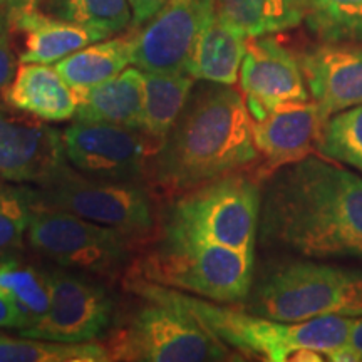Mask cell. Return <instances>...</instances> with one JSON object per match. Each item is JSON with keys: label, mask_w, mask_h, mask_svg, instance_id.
<instances>
[{"label": "cell", "mask_w": 362, "mask_h": 362, "mask_svg": "<svg viewBox=\"0 0 362 362\" xmlns=\"http://www.w3.org/2000/svg\"><path fill=\"white\" fill-rule=\"evenodd\" d=\"M262 243L310 260H362V176L324 156H307L267 178Z\"/></svg>", "instance_id": "obj_1"}, {"label": "cell", "mask_w": 362, "mask_h": 362, "mask_svg": "<svg viewBox=\"0 0 362 362\" xmlns=\"http://www.w3.org/2000/svg\"><path fill=\"white\" fill-rule=\"evenodd\" d=\"M202 83L193 88L149 166L148 178L165 193L189 192L260 158L243 94L232 86Z\"/></svg>", "instance_id": "obj_2"}, {"label": "cell", "mask_w": 362, "mask_h": 362, "mask_svg": "<svg viewBox=\"0 0 362 362\" xmlns=\"http://www.w3.org/2000/svg\"><path fill=\"white\" fill-rule=\"evenodd\" d=\"M129 288L141 298H165L200 319L216 337L233 351L269 362H319L349 341L354 317L325 315L285 322L255 315L242 307L221 305L192 293L139 277Z\"/></svg>", "instance_id": "obj_3"}, {"label": "cell", "mask_w": 362, "mask_h": 362, "mask_svg": "<svg viewBox=\"0 0 362 362\" xmlns=\"http://www.w3.org/2000/svg\"><path fill=\"white\" fill-rule=\"evenodd\" d=\"M242 309L285 322L315 317H362V269L297 260L267 272Z\"/></svg>", "instance_id": "obj_4"}, {"label": "cell", "mask_w": 362, "mask_h": 362, "mask_svg": "<svg viewBox=\"0 0 362 362\" xmlns=\"http://www.w3.org/2000/svg\"><path fill=\"white\" fill-rule=\"evenodd\" d=\"M260 208L259 181L237 171L181 193L171 208L166 233L253 253Z\"/></svg>", "instance_id": "obj_5"}, {"label": "cell", "mask_w": 362, "mask_h": 362, "mask_svg": "<svg viewBox=\"0 0 362 362\" xmlns=\"http://www.w3.org/2000/svg\"><path fill=\"white\" fill-rule=\"evenodd\" d=\"M141 272L151 282L206 300L242 304L252 291L253 253L166 233Z\"/></svg>", "instance_id": "obj_6"}, {"label": "cell", "mask_w": 362, "mask_h": 362, "mask_svg": "<svg viewBox=\"0 0 362 362\" xmlns=\"http://www.w3.org/2000/svg\"><path fill=\"white\" fill-rule=\"evenodd\" d=\"M149 304L119 329L107 351L111 361L214 362L235 361V351L200 319L175 302L144 298Z\"/></svg>", "instance_id": "obj_7"}, {"label": "cell", "mask_w": 362, "mask_h": 362, "mask_svg": "<svg viewBox=\"0 0 362 362\" xmlns=\"http://www.w3.org/2000/svg\"><path fill=\"white\" fill-rule=\"evenodd\" d=\"M39 203L139 238L155 228V202L141 181L94 178L69 165L35 187Z\"/></svg>", "instance_id": "obj_8"}, {"label": "cell", "mask_w": 362, "mask_h": 362, "mask_svg": "<svg viewBox=\"0 0 362 362\" xmlns=\"http://www.w3.org/2000/svg\"><path fill=\"white\" fill-rule=\"evenodd\" d=\"M133 235L86 220L69 211L45 206L35 208L27 242L44 259L67 270L111 275L131 260Z\"/></svg>", "instance_id": "obj_9"}, {"label": "cell", "mask_w": 362, "mask_h": 362, "mask_svg": "<svg viewBox=\"0 0 362 362\" xmlns=\"http://www.w3.org/2000/svg\"><path fill=\"white\" fill-rule=\"evenodd\" d=\"M71 166L94 178L143 181L161 144L141 129L78 121L62 131Z\"/></svg>", "instance_id": "obj_10"}, {"label": "cell", "mask_w": 362, "mask_h": 362, "mask_svg": "<svg viewBox=\"0 0 362 362\" xmlns=\"http://www.w3.org/2000/svg\"><path fill=\"white\" fill-rule=\"evenodd\" d=\"M115 300L103 284L67 270H49V305L21 336L57 342H93L111 325Z\"/></svg>", "instance_id": "obj_11"}, {"label": "cell", "mask_w": 362, "mask_h": 362, "mask_svg": "<svg viewBox=\"0 0 362 362\" xmlns=\"http://www.w3.org/2000/svg\"><path fill=\"white\" fill-rule=\"evenodd\" d=\"M64 163L62 131L0 103V178L37 187Z\"/></svg>", "instance_id": "obj_12"}, {"label": "cell", "mask_w": 362, "mask_h": 362, "mask_svg": "<svg viewBox=\"0 0 362 362\" xmlns=\"http://www.w3.org/2000/svg\"><path fill=\"white\" fill-rule=\"evenodd\" d=\"M215 12L216 0H166L138 30L133 64L144 72H185L194 40Z\"/></svg>", "instance_id": "obj_13"}, {"label": "cell", "mask_w": 362, "mask_h": 362, "mask_svg": "<svg viewBox=\"0 0 362 362\" xmlns=\"http://www.w3.org/2000/svg\"><path fill=\"white\" fill-rule=\"evenodd\" d=\"M238 81L253 119L285 104L310 101L298 57L270 35L248 39Z\"/></svg>", "instance_id": "obj_14"}, {"label": "cell", "mask_w": 362, "mask_h": 362, "mask_svg": "<svg viewBox=\"0 0 362 362\" xmlns=\"http://www.w3.org/2000/svg\"><path fill=\"white\" fill-rule=\"evenodd\" d=\"M298 62L325 119L362 104V45L324 42L302 54Z\"/></svg>", "instance_id": "obj_15"}, {"label": "cell", "mask_w": 362, "mask_h": 362, "mask_svg": "<svg viewBox=\"0 0 362 362\" xmlns=\"http://www.w3.org/2000/svg\"><path fill=\"white\" fill-rule=\"evenodd\" d=\"M325 121L314 101L285 104L253 119V141L267 173L310 156Z\"/></svg>", "instance_id": "obj_16"}, {"label": "cell", "mask_w": 362, "mask_h": 362, "mask_svg": "<svg viewBox=\"0 0 362 362\" xmlns=\"http://www.w3.org/2000/svg\"><path fill=\"white\" fill-rule=\"evenodd\" d=\"M2 101L25 115L47 123H61L76 116L74 89L52 64L21 62L6 89Z\"/></svg>", "instance_id": "obj_17"}, {"label": "cell", "mask_w": 362, "mask_h": 362, "mask_svg": "<svg viewBox=\"0 0 362 362\" xmlns=\"http://www.w3.org/2000/svg\"><path fill=\"white\" fill-rule=\"evenodd\" d=\"M76 119L89 123H111L143 131L144 72L128 67L116 78L93 88L74 89Z\"/></svg>", "instance_id": "obj_18"}, {"label": "cell", "mask_w": 362, "mask_h": 362, "mask_svg": "<svg viewBox=\"0 0 362 362\" xmlns=\"http://www.w3.org/2000/svg\"><path fill=\"white\" fill-rule=\"evenodd\" d=\"M11 29L24 37L19 61L37 64H56L86 45L107 39L98 30L59 19L40 8L13 17Z\"/></svg>", "instance_id": "obj_19"}, {"label": "cell", "mask_w": 362, "mask_h": 362, "mask_svg": "<svg viewBox=\"0 0 362 362\" xmlns=\"http://www.w3.org/2000/svg\"><path fill=\"white\" fill-rule=\"evenodd\" d=\"M247 44V35L215 12L194 40L185 72L197 81L235 86L240 78Z\"/></svg>", "instance_id": "obj_20"}, {"label": "cell", "mask_w": 362, "mask_h": 362, "mask_svg": "<svg viewBox=\"0 0 362 362\" xmlns=\"http://www.w3.org/2000/svg\"><path fill=\"white\" fill-rule=\"evenodd\" d=\"M138 30L89 44L54 64L72 89L93 88L116 78L134 62Z\"/></svg>", "instance_id": "obj_21"}, {"label": "cell", "mask_w": 362, "mask_h": 362, "mask_svg": "<svg viewBox=\"0 0 362 362\" xmlns=\"http://www.w3.org/2000/svg\"><path fill=\"white\" fill-rule=\"evenodd\" d=\"M193 88L194 79L187 72H144V133L163 144L178 121Z\"/></svg>", "instance_id": "obj_22"}, {"label": "cell", "mask_w": 362, "mask_h": 362, "mask_svg": "<svg viewBox=\"0 0 362 362\" xmlns=\"http://www.w3.org/2000/svg\"><path fill=\"white\" fill-rule=\"evenodd\" d=\"M216 13L248 39L284 33L304 21V0H216Z\"/></svg>", "instance_id": "obj_23"}, {"label": "cell", "mask_w": 362, "mask_h": 362, "mask_svg": "<svg viewBox=\"0 0 362 362\" xmlns=\"http://www.w3.org/2000/svg\"><path fill=\"white\" fill-rule=\"evenodd\" d=\"M106 346L98 342H57L0 334V362H110Z\"/></svg>", "instance_id": "obj_24"}, {"label": "cell", "mask_w": 362, "mask_h": 362, "mask_svg": "<svg viewBox=\"0 0 362 362\" xmlns=\"http://www.w3.org/2000/svg\"><path fill=\"white\" fill-rule=\"evenodd\" d=\"M0 288L16 300L24 315L25 327L37 322L47 310L49 272L22 264L8 253L0 255Z\"/></svg>", "instance_id": "obj_25"}, {"label": "cell", "mask_w": 362, "mask_h": 362, "mask_svg": "<svg viewBox=\"0 0 362 362\" xmlns=\"http://www.w3.org/2000/svg\"><path fill=\"white\" fill-rule=\"evenodd\" d=\"M305 24L322 42H362V0H304Z\"/></svg>", "instance_id": "obj_26"}, {"label": "cell", "mask_w": 362, "mask_h": 362, "mask_svg": "<svg viewBox=\"0 0 362 362\" xmlns=\"http://www.w3.org/2000/svg\"><path fill=\"white\" fill-rule=\"evenodd\" d=\"M45 12L111 37L133 24L128 0H45Z\"/></svg>", "instance_id": "obj_27"}, {"label": "cell", "mask_w": 362, "mask_h": 362, "mask_svg": "<svg viewBox=\"0 0 362 362\" xmlns=\"http://www.w3.org/2000/svg\"><path fill=\"white\" fill-rule=\"evenodd\" d=\"M37 205V189L29 183L0 178V255L24 245Z\"/></svg>", "instance_id": "obj_28"}, {"label": "cell", "mask_w": 362, "mask_h": 362, "mask_svg": "<svg viewBox=\"0 0 362 362\" xmlns=\"http://www.w3.org/2000/svg\"><path fill=\"white\" fill-rule=\"evenodd\" d=\"M315 151L362 173V104L337 112L325 121Z\"/></svg>", "instance_id": "obj_29"}, {"label": "cell", "mask_w": 362, "mask_h": 362, "mask_svg": "<svg viewBox=\"0 0 362 362\" xmlns=\"http://www.w3.org/2000/svg\"><path fill=\"white\" fill-rule=\"evenodd\" d=\"M11 24H0V93L7 88L17 71L11 44Z\"/></svg>", "instance_id": "obj_30"}, {"label": "cell", "mask_w": 362, "mask_h": 362, "mask_svg": "<svg viewBox=\"0 0 362 362\" xmlns=\"http://www.w3.org/2000/svg\"><path fill=\"white\" fill-rule=\"evenodd\" d=\"M327 361L336 362H362V317H356L352 324L349 341L341 349L329 354Z\"/></svg>", "instance_id": "obj_31"}, {"label": "cell", "mask_w": 362, "mask_h": 362, "mask_svg": "<svg viewBox=\"0 0 362 362\" xmlns=\"http://www.w3.org/2000/svg\"><path fill=\"white\" fill-rule=\"evenodd\" d=\"M25 320L16 300L0 288V329H24Z\"/></svg>", "instance_id": "obj_32"}, {"label": "cell", "mask_w": 362, "mask_h": 362, "mask_svg": "<svg viewBox=\"0 0 362 362\" xmlns=\"http://www.w3.org/2000/svg\"><path fill=\"white\" fill-rule=\"evenodd\" d=\"M128 2L133 16V25L143 27L160 12L166 0H128Z\"/></svg>", "instance_id": "obj_33"}, {"label": "cell", "mask_w": 362, "mask_h": 362, "mask_svg": "<svg viewBox=\"0 0 362 362\" xmlns=\"http://www.w3.org/2000/svg\"><path fill=\"white\" fill-rule=\"evenodd\" d=\"M45 2V0H7V19L8 24L13 17L21 16V13L37 11L40 6Z\"/></svg>", "instance_id": "obj_34"}, {"label": "cell", "mask_w": 362, "mask_h": 362, "mask_svg": "<svg viewBox=\"0 0 362 362\" xmlns=\"http://www.w3.org/2000/svg\"><path fill=\"white\" fill-rule=\"evenodd\" d=\"M0 24H8V19H7V0H0Z\"/></svg>", "instance_id": "obj_35"}]
</instances>
